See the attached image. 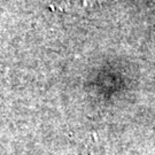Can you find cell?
Masks as SVG:
<instances>
[{
    "label": "cell",
    "mask_w": 155,
    "mask_h": 155,
    "mask_svg": "<svg viewBox=\"0 0 155 155\" xmlns=\"http://www.w3.org/2000/svg\"><path fill=\"white\" fill-rule=\"evenodd\" d=\"M102 0H64L59 5H52L51 8L60 12H81L93 7Z\"/></svg>",
    "instance_id": "6da1fadb"
}]
</instances>
